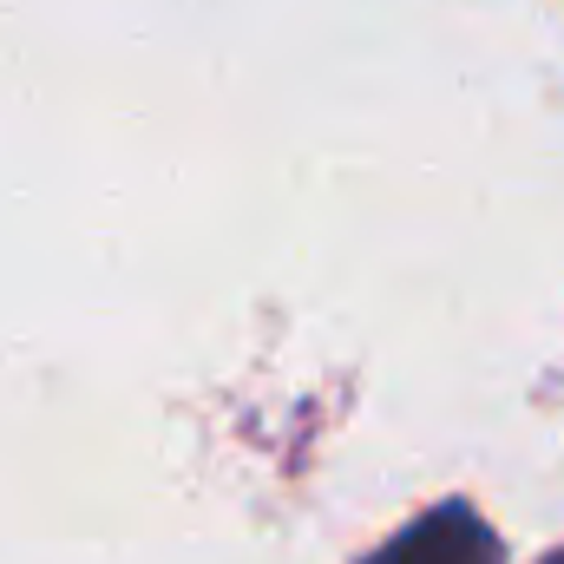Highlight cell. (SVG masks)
Wrapping results in <instances>:
<instances>
[{"mask_svg": "<svg viewBox=\"0 0 564 564\" xmlns=\"http://www.w3.org/2000/svg\"><path fill=\"white\" fill-rule=\"evenodd\" d=\"M361 564H506V552L466 499H446L414 525H401L388 545H375Z\"/></svg>", "mask_w": 564, "mask_h": 564, "instance_id": "6da1fadb", "label": "cell"}, {"mask_svg": "<svg viewBox=\"0 0 564 564\" xmlns=\"http://www.w3.org/2000/svg\"><path fill=\"white\" fill-rule=\"evenodd\" d=\"M545 564H564V552H552V558H545Z\"/></svg>", "mask_w": 564, "mask_h": 564, "instance_id": "7a4b0ae2", "label": "cell"}]
</instances>
